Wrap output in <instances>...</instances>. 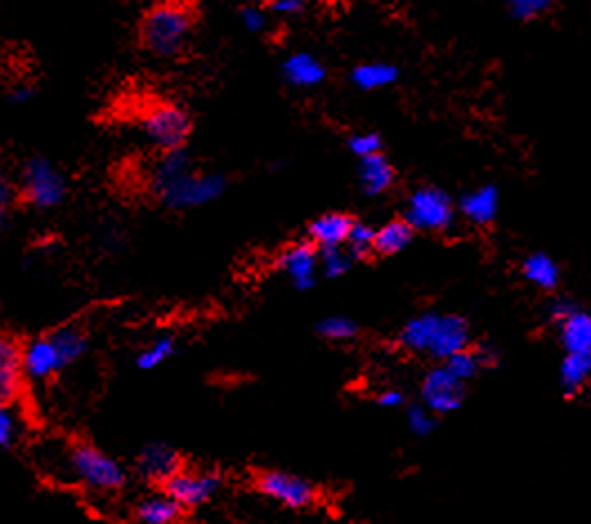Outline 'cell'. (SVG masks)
Wrapping results in <instances>:
<instances>
[{
	"instance_id": "10",
	"label": "cell",
	"mask_w": 591,
	"mask_h": 524,
	"mask_svg": "<svg viewBox=\"0 0 591 524\" xmlns=\"http://www.w3.org/2000/svg\"><path fill=\"white\" fill-rule=\"evenodd\" d=\"M464 381L457 379L453 372L446 366H439L430 370L424 383H421V397H424V406L433 410L435 415L453 413L464 401Z\"/></svg>"
},
{
	"instance_id": "1",
	"label": "cell",
	"mask_w": 591,
	"mask_h": 524,
	"mask_svg": "<svg viewBox=\"0 0 591 524\" xmlns=\"http://www.w3.org/2000/svg\"><path fill=\"white\" fill-rule=\"evenodd\" d=\"M399 341L406 350L446 361L453 354L468 350L471 332L462 316L426 312L410 318L401 330Z\"/></svg>"
},
{
	"instance_id": "30",
	"label": "cell",
	"mask_w": 591,
	"mask_h": 524,
	"mask_svg": "<svg viewBox=\"0 0 591 524\" xmlns=\"http://www.w3.org/2000/svg\"><path fill=\"white\" fill-rule=\"evenodd\" d=\"M504 3L513 18H518V21H533V18H540L551 12L556 0H504Z\"/></svg>"
},
{
	"instance_id": "17",
	"label": "cell",
	"mask_w": 591,
	"mask_h": 524,
	"mask_svg": "<svg viewBox=\"0 0 591 524\" xmlns=\"http://www.w3.org/2000/svg\"><path fill=\"white\" fill-rule=\"evenodd\" d=\"M182 504L175 502L168 493L148 495L135 509L139 524H177L182 518Z\"/></svg>"
},
{
	"instance_id": "5",
	"label": "cell",
	"mask_w": 591,
	"mask_h": 524,
	"mask_svg": "<svg viewBox=\"0 0 591 524\" xmlns=\"http://www.w3.org/2000/svg\"><path fill=\"white\" fill-rule=\"evenodd\" d=\"M144 135L162 151L182 148L191 133L189 112L173 104H157L148 108L142 117Z\"/></svg>"
},
{
	"instance_id": "29",
	"label": "cell",
	"mask_w": 591,
	"mask_h": 524,
	"mask_svg": "<svg viewBox=\"0 0 591 524\" xmlns=\"http://www.w3.org/2000/svg\"><path fill=\"white\" fill-rule=\"evenodd\" d=\"M318 262H321V269L327 278H339L350 269L352 256L343 247H323L318 249Z\"/></svg>"
},
{
	"instance_id": "35",
	"label": "cell",
	"mask_w": 591,
	"mask_h": 524,
	"mask_svg": "<svg viewBox=\"0 0 591 524\" xmlns=\"http://www.w3.org/2000/svg\"><path fill=\"white\" fill-rule=\"evenodd\" d=\"M350 151L363 159V157H370V155H377L381 153V137L377 133H361V135H352L350 137Z\"/></svg>"
},
{
	"instance_id": "6",
	"label": "cell",
	"mask_w": 591,
	"mask_h": 524,
	"mask_svg": "<svg viewBox=\"0 0 591 524\" xmlns=\"http://www.w3.org/2000/svg\"><path fill=\"white\" fill-rule=\"evenodd\" d=\"M408 222L421 231H444L453 224L455 207L448 193L435 186H424L410 195L408 200Z\"/></svg>"
},
{
	"instance_id": "40",
	"label": "cell",
	"mask_w": 591,
	"mask_h": 524,
	"mask_svg": "<svg viewBox=\"0 0 591 524\" xmlns=\"http://www.w3.org/2000/svg\"><path fill=\"white\" fill-rule=\"evenodd\" d=\"M576 307H574V303H569V301H556L551 305V318L553 321H562V318H567L571 312H574Z\"/></svg>"
},
{
	"instance_id": "26",
	"label": "cell",
	"mask_w": 591,
	"mask_h": 524,
	"mask_svg": "<svg viewBox=\"0 0 591 524\" xmlns=\"http://www.w3.org/2000/svg\"><path fill=\"white\" fill-rule=\"evenodd\" d=\"M50 336H52V341L56 343V348H59L65 366L79 361L83 357V352H86V348H88L86 334L77 330V327H61V330L52 332Z\"/></svg>"
},
{
	"instance_id": "13",
	"label": "cell",
	"mask_w": 591,
	"mask_h": 524,
	"mask_svg": "<svg viewBox=\"0 0 591 524\" xmlns=\"http://www.w3.org/2000/svg\"><path fill=\"white\" fill-rule=\"evenodd\" d=\"M63 368L65 361L59 348H56V343L52 341V336L34 339L27 343V348L23 350V370L30 379L43 381Z\"/></svg>"
},
{
	"instance_id": "7",
	"label": "cell",
	"mask_w": 591,
	"mask_h": 524,
	"mask_svg": "<svg viewBox=\"0 0 591 524\" xmlns=\"http://www.w3.org/2000/svg\"><path fill=\"white\" fill-rule=\"evenodd\" d=\"M23 195L36 209H52L65 195L63 175L43 157H34L23 168Z\"/></svg>"
},
{
	"instance_id": "2",
	"label": "cell",
	"mask_w": 591,
	"mask_h": 524,
	"mask_svg": "<svg viewBox=\"0 0 591 524\" xmlns=\"http://www.w3.org/2000/svg\"><path fill=\"white\" fill-rule=\"evenodd\" d=\"M193 27V9L184 0H164L148 9L139 34L148 52L173 56L184 48Z\"/></svg>"
},
{
	"instance_id": "14",
	"label": "cell",
	"mask_w": 591,
	"mask_h": 524,
	"mask_svg": "<svg viewBox=\"0 0 591 524\" xmlns=\"http://www.w3.org/2000/svg\"><path fill=\"white\" fill-rule=\"evenodd\" d=\"M354 227V220L345 213H327L316 218L309 224V240L314 242L318 249L323 247H345L350 231Z\"/></svg>"
},
{
	"instance_id": "41",
	"label": "cell",
	"mask_w": 591,
	"mask_h": 524,
	"mask_svg": "<svg viewBox=\"0 0 591 524\" xmlns=\"http://www.w3.org/2000/svg\"><path fill=\"white\" fill-rule=\"evenodd\" d=\"M327 3H347V0H327Z\"/></svg>"
},
{
	"instance_id": "15",
	"label": "cell",
	"mask_w": 591,
	"mask_h": 524,
	"mask_svg": "<svg viewBox=\"0 0 591 524\" xmlns=\"http://www.w3.org/2000/svg\"><path fill=\"white\" fill-rule=\"evenodd\" d=\"M23 372V350L7 336L0 343V399L3 404H12V399L18 395Z\"/></svg>"
},
{
	"instance_id": "21",
	"label": "cell",
	"mask_w": 591,
	"mask_h": 524,
	"mask_svg": "<svg viewBox=\"0 0 591 524\" xmlns=\"http://www.w3.org/2000/svg\"><path fill=\"white\" fill-rule=\"evenodd\" d=\"M412 236H415V227L408 220H392L377 229L374 251L381 256H394L410 245Z\"/></svg>"
},
{
	"instance_id": "38",
	"label": "cell",
	"mask_w": 591,
	"mask_h": 524,
	"mask_svg": "<svg viewBox=\"0 0 591 524\" xmlns=\"http://www.w3.org/2000/svg\"><path fill=\"white\" fill-rule=\"evenodd\" d=\"M379 406L381 408H399L403 406V395L399 390H386L379 395Z\"/></svg>"
},
{
	"instance_id": "42",
	"label": "cell",
	"mask_w": 591,
	"mask_h": 524,
	"mask_svg": "<svg viewBox=\"0 0 591 524\" xmlns=\"http://www.w3.org/2000/svg\"><path fill=\"white\" fill-rule=\"evenodd\" d=\"M589 361H591V352H589Z\"/></svg>"
},
{
	"instance_id": "12",
	"label": "cell",
	"mask_w": 591,
	"mask_h": 524,
	"mask_svg": "<svg viewBox=\"0 0 591 524\" xmlns=\"http://www.w3.org/2000/svg\"><path fill=\"white\" fill-rule=\"evenodd\" d=\"M137 471L150 482L164 484L166 480H171L177 471H182V460L175 448L162 442H153L146 444L142 451H139Z\"/></svg>"
},
{
	"instance_id": "20",
	"label": "cell",
	"mask_w": 591,
	"mask_h": 524,
	"mask_svg": "<svg viewBox=\"0 0 591 524\" xmlns=\"http://www.w3.org/2000/svg\"><path fill=\"white\" fill-rule=\"evenodd\" d=\"M359 180L368 195L386 193L394 182V168L381 153L363 157L359 164Z\"/></svg>"
},
{
	"instance_id": "32",
	"label": "cell",
	"mask_w": 591,
	"mask_h": 524,
	"mask_svg": "<svg viewBox=\"0 0 591 524\" xmlns=\"http://www.w3.org/2000/svg\"><path fill=\"white\" fill-rule=\"evenodd\" d=\"M318 332L330 341H347L356 336V323L347 316H330L318 323Z\"/></svg>"
},
{
	"instance_id": "37",
	"label": "cell",
	"mask_w": 591,
	"mask_h": 524,
	"mask_svg": "<svg viewBox=\"0 0 591 524\" xmlns=\"http://www.w3.org/2000/svg\"><path fill=\"white\" fill-rule=\"evenodd\" d=\"M305 0H271V9L280 16H294L303 12Z\"/></svg>"
},
{
	"instance_id": "8",
	"label": "cell",
	"mask_w": 591,
	"mask_h": 524,
	"mask_svg": "<svg viewBox=\"0 0 591 524\" xmlns=\"http://www.w3.org/2000/svg\"><path fill=\"white\" fill-rule=\"evenodd\" d=\"M256 486L267 498L285 504L289 509H305L314 502L316 491L303 477L285 471H265L258 475Z\"/></svg>"
},
{
	"instance_id": "39",
	"label": "cell",
	"mask_w": 591,
	"mask_h": 524,
	"mask_svg": "<svg viewBox=\"0 0 591 524\" xmlns=\"http://www.w3.org/2000/svg\"><path fill=\"white\" fill-rule=\"evenodd\" d=\"M34 97V90L30 86H14L12 90H9V101L12 104H25V101H30Z\"/></svg>"
},
{
	"instance_id": "36",
	"label": "cell",
	"mask_w": 591,
	"mask_h": 524,
	"mask_svg": "<svg viewBox=\"0 0 591 524\" xmlns=\"http://www.w3.org/2000/svg\"><path fill=\"white\" fill-rule=\"evenodd\" d=\"M240 18H242V25H245L249 32H262V30H265V25H267L265 14H262L260 9H256V7L242 9Z\"/></svg>"
},
{
	"instance_id": "11",
	"label": "cell",
	"mask_w": 591,
	"mask_h": 524,
	"mask_svg": "<svg viewBox=\"0 0 591 524\" xmlns=\"http://www.w3.org/2000/svg\"><path fill=\"white\" fill-rule=\"evenodd\" d=\"M278 267L285 271L296 289L314 287L316 271L321 269L318 247L314 242H298V245L287 247L278 258Z\"/></svg>"
},
{
	"instance_id": "23",
	"label": "cell",
	"mask_w": 591,
	"mask_h": 524,
	"mask_svg": "<svg viewBox=\"0 0 591 524\" xmlns=\"http://www.w3.org/2000/svg\"><path fill=\"white\" fill-rule=\"evenodd\" d=\"M522 274L531 285L540 289H553L560 280V269L547 254H531L522 265Z\"/></svg>"
},
{
	"instance_id": "24",
	"label": "cell",
	"mask_w": 591,
	"mask_h": 524,
	"mask_svg": "<svg viewBox=\"0 0 591 524\" xmlns=\"http://www.w3.org/2000/svg\"><path fill=\"white\" fill-rule=\"evenodd\" d=\"M184 173H189V155H186L184 148L162 151V157H159V162L153 168V191Z\"/></svg>"
},
{
	"instance_id": "19",
	"label": "cell",
	"mask_w": 591,
	"mask_h": 524,
	"mask_svg": "<svg viewBox=\"0 0 591 524\" xmlns=\"http://www.w3.org/2000/svg\"><path fill=\"white\" fill-rule=\"evenodd\" d=\"M283 74L296 88H314L325 79V68L312 54L296 52L283 63Z\"/></svg>"
},
{
	"instance_id": "33",
	"label": "cell",
	"mask_w": 591,
	"mask_h": 524,
	"mask_svg": "<svg viewBox=\"0 0 591 524\" xmlns=\"http://www.w3.org/2000/svg\"><path fill=\"white\" fill-rule=\"evenodd\" d=\"M433 415L435 413L428 406H410L408 413H406L410 433L419 435V437L433 433V428H435V417Z\"/></svg>"
},
{
	"instance_id": "3",
	"label": "cell",
	"mask_w": 591,
	"mask_h": 524,
	"mask_svg": "<svg viewBox=\"0 0 591 524\" xmlns=\"http://www.w3.org/2000/svg\"><path fill=\"white\" fill-rule=\"evenodd\" d=\"M70 469L92 491L110 493L126 484V471L121 469V464L90 444L72 446Z\"/></svg>"
},
{
	"instance_id": "27",
	"label": "cell",
	"mask_w": 591,
	"mask_h": 524,
	"mask_svg": "<svg viewBox=\"0 0 591 524\" xmlns=\"http://www.w3.org/2000/svg\"><path fill=\"white\" fill-rule=\"evenodd\" d=\"M175 354V339L173 336H159L148 348L137 357V366L142 370H155L171 359Z\"/></svg>"
},
{
	"instance_id": "4",
	"label": "cell",
	"mask_w": 591,
	"mask_h": 524,
	"mask_svg": "<svg viewBox=\"0 0 591 524\" xmlns=\"http://www.w3.org/2000/svg\"><path fill=\"white\" fill-rule=\"evenodd\" d=\"M224 186H227V182H224L222 175H193L189 171L175 177L173 182L159 186L155 193L164 207L184 211L204 207V204L218 200L224 193Z\"/></svg>"
},
{
	"instance_id": "28",
	"label": "cell",
	"mask_w": 591,
	"mask_h": 524,
	"mask_svg": "<svg viewBox=\"0 0 591 524\" xmlns=\"http://www.w3.org/2000/svg\"><path fill=\"white\" fill-rule=\"evenodd\" d=\"M374 240H377V229H372L370 224L354 222L350 238H347V242H345L347 254L352 256V260L365 258L374 251Z\"/></svg>"
},
{
	"instance_id": "9",
	"label": "cell",
	"mask_w": 591,
	"mask_h": 524,
	"mask_svg": "<svg viewBox=\"0 0 591 524\" xmlns=\"http://www.w3.org/2000/svg\"><path fill=\"white\" fill-rule=\"evenodd\" d=\"M220 475L209 471H177L164 482V493L180 502L184 509H195L209 502L220 489Z\"/></svg>"
},
{
	"instance_id": "22",
	"label": "cell",
	"mask_w": 591,
	"mask_h": 524,
	"mask_svg": "<svg viewBox=\"0 0 591 524\" xmlns=\"http://www.w3.org/2000/svg\"><path fill=\"white\" fill-rule=\"evenodd\" d=\"M399 79V70L390 63H363L352 70V83L361 90H381Z\"/></svg>"
},
{
	"instance_id": "25",
	"label": "cell",
	"mask_w": 591,
	"mask_h": 524,
	"mask_svg": "<svg viewBox=\"0 0 591 524\" xmlns=\"http://www.w3.org/2000/svg\"><path fill=\"white\" fill-rule=\"evenodd\" d=\"M591 377L589 354H567L560 366V383L567 392H576L583 388Z\"/></svg>"
},
{
	"instance_id": "18",
	"label": "cell",
	"mask_w": 591,
	"mask_h": 524,
	"mask_svg": "<svg viewBox=\"0 0 591 524\" xmlns=\"http://www.w3.org/2000/svg\"><path fill=\"white\" fill-rule=\"evenodd\" d=\"M560 341L567 354H589L591 352V316L574 310L560 321Z\"/></svg>"
},
{
	"instance_id": "31",
	"label": "cell",
	"mask_w": 591,
	"mask_h": 524,
	"mask_svg": "<svg viewBox=\"0 0 591 524\" xmlns=\"http://www.w3.org/2000/svg\"><path fill=\"white\" fill-rule=\"evenodd\" d=\"M444 366L453 372L457 379H462L466 383L468 379L475 377L477 370L482 368V361L477 357V350H462L453 354V357H448L444 361Z\"/></svg>"
},
{
	"instance_id": "16",
	"label": "cell",
	"mask_w": 591,
	"mask_h": 524,
	"mask_svg": "<svg viewBox=\"0 0 591 524\" xmlns=\"http://www.w3.org/2000/svg\"><path fill=\"white\" fill-rule=\"evenodd\" d=\"M497 207H500V193H497L493 184H486L480 186V189L466 193L462 202H459V211L466 215V220L480 224V227H484V224H489L495 218Z\"/></svg>"
},
{
	"instance_id": "34",
	"label": "cell",
	"mask_w": 591,
	"mask_h": 524,
	"mask_svg": "<svg viewBox=\"0 0 591 524\" xmlns=\"http://www.w3.org/2000/svg\"><path fill=\"white\" fill-rule=\"evenodd\" d=\"M18 435H21L18 417L14 415V410L9 408V404H3V410H0V444H3L5 451H9V448L16 444Z\"/></svg>"
}]
</instances>
